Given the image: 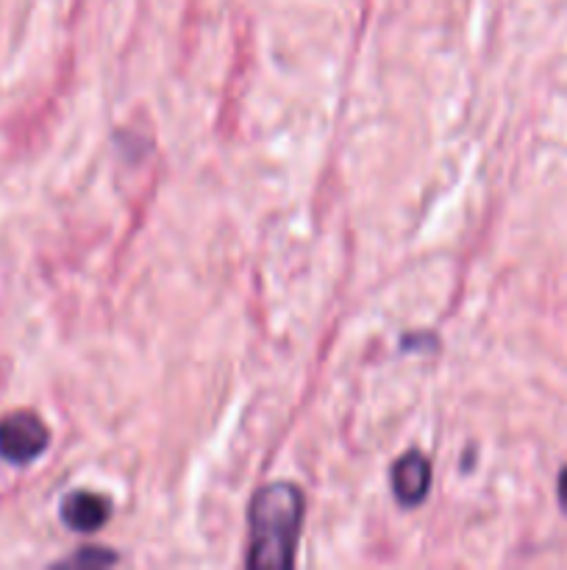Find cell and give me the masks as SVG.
Listing matches in <instances>:
<instances>
[{
    "label": "cell",
    "instance_id": "1",
    "mask_svg": "<svg viewBox=\"0 0 567 570\" xmlns=\"http://www.w3.org/2000/svg\"><path fill=\"white\" fill-rule=\"evenodd\" d=\"M248 568H292L301 540L303 495L287 482L262 487L251 504Z\"/></svg>",
    "mask_w": 567,
    "mask_h": 570
},
{
    "label": "cell",
    "instance_id": "2",
    "mask_svg": "<svg viewBox=\"0 0 567 570\" xmlns=\"http://www.w3.org/2000/svg\"><path fill=\"white\" fill-rule=\"evenodd\" d=\"M51 431L34 412H12L0 420V459L12 464H29L47 451Z\"/></svg>",
    "mask_w": 567,
    "mask_h": 570
},
{
    "label": "cell",
    "instance_id": "3",
    "mask_svg": "<svg viewBox=\"0 0 567 570\" xmlns=\"http://www.w3.org/2000/svg\"><path fill=\"white\" fill-rule=\"evenodd\" d=\"M432 487V464L423 453H403L392 464V493L403 506H418Z\"/></svg>",
    "mask_w": 567,
    "mask_h": 570
},
{
    "label": "cell",
    "instance_id": "4",
    "mask_svg": "<svg viewBox=\"0 0 567 570\" xmlns=\"http://www.w3.org/2000/svg\"><path fill=\"white\" fill-rule=\"evenodd\" d=\"M109 517H112V504H109V498H103V495L98 493L78 490V493H70L62 501V520H65L73 531L101 529Z\"/></svg>",
    "mask_w": 567,
    "mask_h": 570
},
{
    "label": "cell",
    "instance_id": "5",
    "mask_svg": "<svg viewBox=\"0 0 567 570\" xmlns=\"http://www.w3.org/2000/svg\"><path fill=\"white\" fill-rule=\"evenodd\" d=\"M114 562H118V553L107 551V548H84L76 557L67 559L65 564H70V568H107V564Z\"/></svg>",
    "mask_w": 567,
    "mask_h": 570
},
{
    "label": "cell",
    "instance_id": "6",
    "mask_svg": "<svg viewBox=\"0 0 567 570\" xmlns=\"http://www.w3.org/2000/svg\"><path fill=\"white\" fill-rule=\"evenodd\" d=\"M559 504H562V509L567 512V468L562 471V476H559Z\"/></svg>",
    "mask_w": 567,
    "mask_h": 570
}]
</instances>
